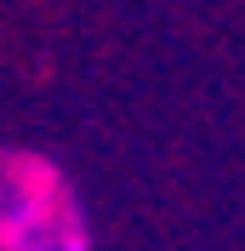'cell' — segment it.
Here are the masks:
<instances>
[{
    "label": "cell",
    "mask_w": 245,
    "mask_h": 251,
    "mask_svg": "<svg viewBox=\"0 0 245 251\" xmlns=\"http://www.w3.org/2000/svg\"><path fill=\"white\" fill-rule=\"evenodd\" d=\"M0 251H97L74 177L23 143H0Z\"/></svg>",
    "instance_id": "obj_1"
}]
</instances>
